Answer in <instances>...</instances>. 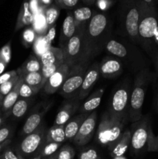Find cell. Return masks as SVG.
<instances>
[{
    "instance_id": "cell-1",
    "label": "cell",
    "mask_w": 158,
    "mask_h": 159,
    "mask_svg": "<svg viewBox=\"0 0 158 159\" xmlns=\"http://www.w3.org/2000/svg\"><path fill=\"white\" fill-rule=\"evenodd\" d=\"M112 23L109 16L104 12L94 11L85 26L82 37L84 60L91 61L105 51V45L112 35Z\"/></svg>"
},
{
    "instance_id": "cell-2",
    "label": "cell",
    "mask_w": 158,
    "mask_h": 159,
    "mask_svg": "<svg viewBox=\"0 0 158 159\" xmlns=\"http://www.w3.org/2000/svg\"><path fill=\"white\" fill-rule=\"evenodd\" d=\"M105 51L108 54L119 58L132 73L136 74L145 68H148L147 57L142 51L129 40L119 36H112L105 45Z\"/></svg>"
},
{
    "instance_id": "cell-3",
    "label": "cell",
    "mask_w": 158,
    "mask_h": 159,
    "mask_svg": "<svg viewBox=\"0 0 158 159\" xmlns=\"http://www.w3.org/2000/svg\"><path fill=\"white\" fill-rule=\"evenodd\" d=\"M138 34L139 47L153 61L158 52V9L141 1Z\"/></svg>"
},
{
    "instance_id": "cell-4",
    "label": "cell",
    "mask_w": 158,
    "mask_h": 159,
    "mask_svg": "<svg viewBox=\"0 0 158 159\" xmlns=\"http://www.w3.org/2000/svg\"><path fill=\"white\" fill-rule=\"evenodd\" d=\"M117 34L139 47V22L140 18V0H118Z\"/></svg>"
},
{
    "instance_id": "cell-5",
    "label": "cell",
    "mask_w": 158,
    "mask_h": 159,
    "mask_svg": "<svg viewBox=\"0 0 158 159\" xmlns=\"http://www.w3.org/2000/svg\"><path fill=\"white\" fill-rule=\"evenodd\" d=\"M154 76L155 74L150 71L149 67L142 69L135 75L129 107V119L132 124L139 120L143 116L142 110L146 93Z\"/></svg>"
},
{
    "instance_id": "cell-6",
    "label": "cell",
    "mask_w": 158,
    "mask_h": 159,
    "mask_svg": "<svg viewBox=\"0 0 158 159\" xmlns=\"http://www.w3.org/2000/svg\"><path fill=\"white\" fill-rule=\"evenodd\" d=\"M125 124L112 116L108 111L101 117L96 132L95 141L102 146H109L122 135Z\"/></svg>"
},
{
    "instance_id": "cell-7",
    "label": "cell",
    "mask_w": 158,
    "mask_h": 159,
    "mask_svg": "<svg viewBox=\"0 0 158 159\" xmlns=\"http://www.w3.org/2000/svg\"><path fill=\"white\" fill-rule=\"evenodd\" d=\"M131 85L124 82L113 92L108 112L124 124L129 122V107L131 93Z\"/></svg>"
},
{
    "instance_id": "cell-8",
    "label": "cell",
    "mask_w": 158,
    "mask_h": 159,
    "mask_svg": "<svg viewBox=\"0 0 158 159\" xmlns=\"http://www.w3.org/2000/svg\"><path fill=\"white\" fill-rule=\"evenodd\" d=\"M152 130L150 115L143 116L139 120L132 124L130 152L133 155H139L147 149L149 135Z\"/></svg>"
},
{
    "instance_id": "cell-9",
    "label": "cell",
    "mask_w": 158,
    "mask_h": 159,
    "mask_svg": "<svg viewBox=\"0 0 158 159\" xmlns=\"http://www.w3.org/2000/svg\"><path fill=\"white\" fill-rule=\"evenodd\" d=\"M87 24L88 23L77 25L75 34L60 48L63 51L64 63L68 65L70 68L79 62L86 61L84 60L83 57L82 37L84 30Z\"/></svg>"
},
{
    "instance_id": "cell-10",
    "label": "cell",
    "mask_w": 158,
    "mask_h": 159,
    "mask_svg": "<svg viewBox=\"0 0 158 159\" xmlns=\"http://www.w3.org/2000/svg\"><path fill=\"white\" fill-rule=\"evenodd\" d=\"M46 131L45 126L41 124L35 131L25 136L18 147L15 148V152L26 159H33L40 155V151L45 144Z\"/></svg>"
},
{
    "instance_id": "cell-11",
    "label": "cell",
    "mask_w": 158,
    "mask_h": 159,
    "mask_svg": "<svg viewBox=\"0 0 158 159\" xmlns=\"http://www.w3.org/2000/svg\"><path fill=\"white\" fill-rule=\"evenodd\" d=\"M90 65L91 62L81 61L70 68L69 74L64 83L59 89L60 94L63 97L68 99L77 92L78 93Z\"/></svg>"
},
{
    "instance_id": "cell-12",
    "label": "cell",
    "mask_w": 158,
    "mask_h": 159,
    "mask_svg": "<svg viewBox=\"0 0 158 159\" xmlns=\"http://www.w3.org/2000/svg\"><path fill=\"white\" fill-rule=\"evenodd\" d=\"M97 119L98 115L96 111H93L87 116L73 140V142L76 145L82 147L91 141L92 137L94 136L96 124H97Z\"/></svg>"
},
{
    "instance_id": "cell-13",
    "label": "cell",
    "mask_w": 158,
    "mask_h": 159,
    "mask_svg": "<svg viewBox=\"0 0 158 159\" xmlns=\"http://www.w3.org/2000/svg\"><path fill=\"white\" fill-rule=\"evenodd\" d=\"M124 65L119 58L108 55L102 59L99 64L100 75L104 79H112L118 77L122 73Z\"/></svg>"
},
{
    "instance_id": "cell-14",
    "label": "cell",
    "mask_w": 158,
    "mask_h": 159,
    "mask_svg": "<svg viewBox=\"0 0 158 159\" xmlns=\"http://www.w3.org/2000/svg\"><path fill=\"white\" fill-rule=\"evenodd\" d=\"M99 76H100L99 63L94 62L93 64H91L87 70L86 75H85L83 82H82L81 86L77 93L78 99L82 100L88 96L97 81L99 80Z\"/></svg>"
},
{
    "instance_id": "cell-15",
    "label": "cell",
    "mask_w": 158,
    "mask_h": 159,
    "mask_svg": "<svg viewBox=\"0 0 158 159\" xmlns=\"http://www.w3.org/2000/svg\"><path fill=\"white\" fill-rule=\"evenodd\" d=\"M70 68L64 63L62 64L58 69L47 79L43 90L46 94H54L58 91L64 83L68 74H69Z\"/></svg>"
},
{
    "instance_id": "cell-16",
    "label": "cell",
    "mask_w": 158,
    "mask_h": 159,
    "mask_svg": "<svg viewBox=\"0 0 158 159\" xmlns=\"http://www.w3.org/2000/svg\"><path fill=\"white\" fill-rule=\"evenodd\" d=\"M130 140H131L130 129L123 130L122 135L115 142L108 146L110 156L112 158L123 156L129 148Z\"/></svg>"
},
{
    "instance_id": "cell-17",
    "label": "cell",
    "mask_w": 158,
    "mask_h": 159,
    "mask_svg": "<svg viewBox=\"0 0 158 159\" xmlns=\"http://www.w3.org/2000/svg\"><path fill=\"white\" fill-rule=\"evenodd\" d=\"M50 106L51 105L46 106L43 110L37 112H33V113H31L29 116V117L26 119V122H25L24 125H23V128H22L21 134L23 135V136H26V135L35 131L41 125L43 116H44V114L46 113V112L47 111V110Z\"/></svg>"
},
{
    "instance_id": "cell-18",
    "label": "cell",
    "mask_w": 158,
    "mask_h": 159,
    "mask_svg": "<svg viewBox=\"0 0 158 159\" xmlns=\"http://www.w3.org/2000/svg\"><path fill=\"white\" fill-rule=\"evenodd\" d=\"M34 21V14L32 12L29 6V2L27 1H23L21 8L20 9L18 17H17L16 24H15V31L19 30L23 27L29 25H32Z\"/></svg>"
},
{
    "instance_id": "cell-19",
    "label": "cell",
    "mask_w": 158,
    "mask_h": 159,
    "mask_svg": "<svg viewBox=\"0 0 158 159\" xmlns=\"http://www.w3.org/2000/svg\"><path fill=\"white\" fill-rule=\"evenodd\" d=\"M79 104L77 102H69L65 103L60 108L54 120V125L64 126L69 121L72 115L78 109Z\"/></svg>"
},
{
    "instance_id": "cell-20",
    "label": "cell",
    "mask_w": 158,
    "mask_h": 159,
    "mask_svg": "<svg viewBox=\"0 0 158 159\" xmlns=\"http://www.w3.org/2000/svg\"><path fill=\"white\" fill-rule=\"evenodd\" d=\"M89 114H85V113H80L79 115L71 118L68 123L64 125V132L65 137L67 140L73 141L74 137L78 132L82 123L84 122L87 116Z\"/></svg>"
},
{
    "instance_id": "cell-21",
    "label": "cell",
    "mask_w": 158,
    "mask_h": 159,
    "mask_svg": "<svg viewBox=\"0 0 158 159\" xmlns=\"http://www.w3.org/2000/svg\"><path fill=\"white\" fill-rule=\"evenodd\" d=\"M42 66L48 65H60L64 64V54L61 48L51 46L45 54L40 57Z\"/></svg>"
},
{
    "instance_id": "cell-22",
    "label": "cell",
    "mask_w": 158,
    "mask_h": 159,
    "mask_svg": "<svg viewBox=\"0 0 158 159\" xmlns=\"http://www.w3.org/2000/svg\"><path fill=\"white\" fill-rule=\"evenodd\" d=\"M104 89H100L94 93H93L84 103L79 108L80 113H85V114H90L93 111H95L96 109L99 107L102 100V96H103Z\"/></svg>"
},
{
    "instance_id": "cell-23",
    "label": "cell",
    "mask_w": 158,
    "mask_h": 159,
    "mask_svg": "<svg viewBox=\"0 0 158 159\" xmlns=\"http://www.w3.org/2000/svg\"><path fill=\"white\" fill-rule=\"evenodd\" d=\"M76 32V25L72 12H69L65 17L62 25L61 33L60 35V45L63 46Z\"/></svg>"
},
{
    "instance_id": "cell-24",
    "label": "cell",
    "mask_w": 158,
    "mask_h": 159,
    "mask_svg": "<svg viewBox=\"0 0 158 159\" xmlns=\"http://www.w3.org/2000/svg\"><path fill=\"white\" fill-rule=\"evenodd\" d=\"M23 82V80L20 77V80L18 81L15 87L12 89V91L3 98L2 104V111L6 114L9 115L10 113L12 107L20 98V89Z\"/></svg>"
},
{
    "instance_id": "cell-25",
    "label": "cell",
    "mask_w": 158,
    "mask_h": 159,
    "mask_svg": "<svg viewBox=\"0 0 158 159\" xmlns=\"http://www.w3.org/2000/svg\"><path fill=\"white\" fill-rule=\"evenodd\" d=\"M23 80V82L29 85V86L36 89L40 91L41 89H43L46 81L45 80L41 71L32 73H23V74L18 75Z\"/></svg>"
},
{
    "instance_id": "cell-26",
    "label": "cell",
    "mask_w": 158,
    "mask_h": 159,
    "mask_svg": "<svg viewBox=\"0 0 158 159\" xmlns=\"http://www.w3.org/2000/svg\"><path fill=\"white\" fill-rule=\"evenodd\" d=\"M42 64L40 58L34 54H30L23 65L16 70L18 75L23 73H32L41 71Z\"/></svg>"
},
{
    "instance_id": "cell-27",
    "label": "cell",
    "mask_w": 158,
    "mask_h": 159,
    "mask_svg": "<svg viewBox=\"0 0 158 159\" xmlns=\"http://www.w3.org/2000/svg\"><path fill=\"white\" fill-rule=\"evenodd\" d=\"M66 140L64 126L53 125L49 129H46L45 142H55L63 144Z\"/></svg>"
},
{
    "instance_id": "cell-28",
    "label": "cell",
    "mask_w": 158,
    "mask_h": 159,
    "mask_svg": "<svg viewBox=\"0 0 158 159\" xmlns=\"http://www.w3.org/2000/svg\"><path fill=\"white\" fill-rule=\"evenodd\" d=\"M94 12V11L92 10L89 6H83L74 9L72 12V14L76 26L88 23L92 17Z\"/></svg>"
},
{
    "instance_id": "cell-29",
    "label": "cell",
    "mask_w": 158,
    "mask_h": 159,
    "mask_svg": "<svg viewBox=\"0 0 158 159\" xmlns=\"http://www.w3.org/2000/svg\"><path fill=\"white\" fill-rule=\"evenodd\" d=\"M51 47V43H50L46 38L45 35H37V39L33 44V54L40 58L43 54L46 52Z\"/></svg>"
},
{
    "instance_id": "cell-30",
    "label": "cell",
    "mask_w": 158,
    "mask_h": 159,
    "mask_svg": "<svg viewBox=\"0 0 158 159\" xmlns=\"http://www.w3.org/2000/svg\"><path fill=\"white\" fill-rule=\"evenodd\" d=\"M30 102H31L29 99H21V98H19L18 100L16 101V102L12 107L10 113L16 119H20V118L23 117L26 114V112L28 111Z\"/></svg>"
},
{
    "instance_id": "cell-31",
    "label": "cell",
    "mask_w": 158,
    "mask_h": 159,
    "mask_svg": "<svg viewBox=\"0 0 158 159\" xmlns=\"http://www.w3.org/2000/svg\"><path fill=\"white\" fill-rule=\"evenodd\" d=\"M59 14H60V8L57 7L56 5H52L46 8L45 10L44 16L48 29L56 25L55 23L58 18Z\"/></svg>"
},
{
    "instance_id": "cell-32",
    "label": "cell",
    "mask_w": 158,
    "mask_h": 159,
    "mask_svg": "<svg viewBox=\"0 0 158 159\" xmlns=\"http://www.w3.org/2000/svg\"><path fill=\"white\" fill-rule=\"evenodd\" d=\"M61 144L55 142H45L40 151V155L42 158H49L57 153Z\"/></svg>"
},
{
    "instance_id": "cell-33",
    "label": "cell",
    "mask_w": 158,
    "mask_h": 159,
    "mask_svg": "<svg viewBox=\"0 0 158 159\" xmlns=\"http://www.w3.org/2000/svg\"><path fill=\"white\" fill-rule=\"evenodd\" d=\"M37 37V34L33 27H28L24 30V31L22 34V39H23V43L26 48H29V46L33 44L34 41L36 40Z\"/></svg>"
},
{
    "instance_id": "cell-34",
    "label": "cell",
    "mask_w": 158,
    "mask_h": 159,
    "mask_svg": "<svg viewBox=\"0 0 158 159\" xmlns=\"http://www.w3.org/2000/svg\"><path fill=\"white\" fill-rule=\"evenodd\" d=\"M75 151L70 144L62 146L57 153V159H74Z\"/></svg>"
},
{
    "instance_id": "cell-35",
    "label": "cell",
    "mask_w": 158,
    "mask_h": 159,
    "mask_svg": "<svg viewBox=\"0 0 158 159\" xmlns=\"http://www.w3.org/2000/svg\"><path fill=\"white\" fill-rule=\"evenodd\" d=\"M77 159H102V157L95 148L89 147L81 151Z\"/></svg>"
},
{
    "instance_id": "cell-36",
    "label": "cell",
    "mask_w": 158,
    "mask_h": 159,
    "mask_svg": "<svg viewBox=\"0 0 158 159\" xmlns=\"http://www.w3.org/2000/svg\"><path fill=\"white\" fill-rule=\"evenodd\" d=\"M19 80H20V76L16 75L14 78H12V79L8 81V82L2 84V85H0V93H1L2 96L3 97H5L6 95L9 94V93L12 91V89L15 87V85H16V83L18 82Z\"/></svg>"
},
{
    "instance_id": "cell-37",
    "label": "cell",
    "mask_w": 158,
    "mask_h": 159,
    "mask_svg": "<svg viewBox=\"0 0 158 159\" xmlns=\"http://www.w3.org/2000/svg\"><path fill=\"white\" fill-rule=\"evenodd\" d=\"M40 91L29 86V85L23 82L20 89V98H21V99H29L33 96L37 94Z\"/></svg>"
},
{
    "instance_id": "cell-38",
    "label": "cell",
    "mask_w": 158,
    "mask_h": 159,
    "mask_svg": "<svg viewBox=\"0 0 158 159\" xmlns=\"http://www.w3.org/2000/svg\"><path fill=\"white\" fill-rule=\"evenodd\" d=\"M0 58L6 64L10 62L12 58V48H11V40H9L6 45L0 49Z\"/></svg>"
},
{
    "instance_id": "cell-39",
    "label": "cell",
    "mask_w": 158,
    "mask_h": 159,
    "mask_svg": "<svg viewBox=\"0 0 158 159\" xmlns=\"http://www.w3.org/2000/svg\"><path fill=\"white\" fill-rule=\"evenodd\" d=\"M81 0H54L55 5L60 9H72L78 5Z\"/></svg>"
},
{
    "instance_id": "cell-40",
    "label": "cell",
    "mask_w": 158,
    "mask_h": 159,
    "mask_svg": "<svg viewBox=\"0 0 158 159\" xmlns=\"http://www.w3.org/2000/svg\"><path fill=\"white\" fill-rule=\"evenodd\" d=\"M147 151L150 152H158V134L155 135L153 130H151L149 135Z\"/></svg>"
},
{
    "instance_id": "cell-41",
    "label": "cell",
    "mask_w": 158,
    "mask_h": 159,
    "mask_svg": "<svg viewBox=\"0 0 158 159\" xmlns=\"http://www.w3.org/2000/svg\"><path fill=\"white\" fill-rule=\"evenodd\" d=\"M12 127L10 126H3L0 128V144L5 142L7 140L11 139L12 135Z\"/></svg>"
},
{
    "instance_id": "cell-42",
    "label": "cell",
    "mask_w": 158,
    "mask_h": 159,
    "mask_svg": "<svg viewBox=\"0 0 158 159\" xmlns=\"http://www.w3.org/2000/svg\"><path fill=\"white\" fill-rule=\"evenodd\" d=\"M0 159H19V158L16 153L14 152L9 146H8L0 155Z\"/></svg>"
},
{
    "instance_id": "cell-43",
    "label": "cell",
    "mask_w": 158,
    "mask_h": 159,
    "mask_svg": "<svg viewBox=\"0 0 158 159\" xmlns=\"http://www.w3.org/2000/svg\"><path fill=\"white\" fill-rule=\"evenodd\" d=\"M16 75H18V73H17V71H15V70L8 71V72L2 74L1 75H0V85H1L2 84L5 83V82H8V81L12 79V78H14Z\"/></svg>"
},
{
    "instance_id": "cell-44",
    "label": "cell",
    "mask_w": 158,
    "mask_h": 159,
    "mask_svg": "<svg viewBox=\"0 0 158 159\" xmlns=\"http://www.w3.org/2000/svg\"><path fill=\"white\" fill-rule=\"evenodd\" d=\"M55 34H56V25H54V26H53L52 27L49 28V29L47 30V33H46V34H45L46 38L47 39V40L50 42V43H51L52 40H54V37H55Z\"/></svg>"
},
{
    "instance_id": "cell-45",
    "label": "cell",
    "mask_w": 158,
    "mask_h": 159,
    "mask_svg": "<svg viewBox=\"0 0 158 159\" xmlns=\"http://www.w3.org/2000/svg\"><path fill=\"white\" fill-rule=\"evenodd\" d=\"M143 3L152 8H156L158 6V0H140Z\"/></svg>"
},
{
    "instance_id": "cell-46",
    "label": "cell",
    "mask_w": 158,
    "mask_h": 159,
    "mask_svg": "<svg viewBox=\"0 0 158 159\" xmlns=\"http://www.w3.org/2000/svg\"><path fill=\"white\" fill-rule=\"evenodd\" d=\"M11 142H12V139H9L7 140V141H5V142L0 144V155H1L2 152L5 150L6 148H7L8 146H9V144H11Z\"/></svg>"
},
{
    "instance_id": "cell-47",
    "label": "cell",
    "mask_w": 158,
    "mask_h": 159,
    "mask_svg": "<svg viewBox=\"0 0 158 159\" xmlns=\"http://www.w3.org/2000/svg\"><path fill=\"white\" fill-rule=\"evenodd\" d=\"M153 64L155 66V76L158 79V52L156 54V57H155L154 60H153Z\"/></svg>"
},
{
    "instance_id": "cell-48",
    "label": "cell",
    "mask_w": 158,
    "mask_h": 159,
    "mask_svg": "<svg viewBox=\"0 0 158 159\" xmlns=\"http://www.w3.org/2000/svg\"><path fill=\"white\" fill-rule=\"evenodd\" d=\"M6 66H7V65L0 58V75H1L2 74H3V71L6 69Z\"/></svg>"
},
{
    "instance_id": "cell-49",
    "label": "cell",
    "mask_w": 158,
    "mask_h": 159,
    "mask_svg": "<svg viewBox=\"0 0 158 159\" xmlns=\"http://www.w3.org/2000/svg\"><path fill=\"white\" fill-rule=\"evenodd\" d=\"M81 2L87 6H91L95 4L96 0H81Z\"/></svg>"
},
{
    "instance_id": "cell-50",
    "label": "cell",
    "mask_w": 158,
    "mask_h": 159,
    "mask_svg": "<svg viewBox=\"0 0 158 159\" xmlns=\"http://www.w3.org/2000/svg\"><path fill=\"white\" fill-rule=\"evenodd\" d=\"M8 115L7 114H2V113H0V128L2 127V124H4L5 120H6V116H7Z\"/></svg>"
},
{
    "instance_id": "cell-51",
    "label": "cell",
    "mask_w": 158,
    "mask_h": 159,
    "mask_svg": "<svg viewBox=\"0 0 158 159\" xmlns=\"http://www.w3.org/2000/svg\"><path fill=\"white\" fill-rule=\"evenodd\" d=\"M155 108H156V112L158 113V86H157V90H156V98H155Z\"/></svg>"
},
{
    "instance_id": "cell-52",
    "label": "cell",
    "mask_w": 158,
    "mask_h": 159,
    "mask_svg": "<svg viewBox=\"0 0 158 159\" xmlns=\"http://www.w3.org/2000/svg\"><path fill=\"white\" fill-rule=\"evenodd\" d=\"M15 153H16V155H17V156H18L19 159H26L25 158H23V157L22 156V155H20V153H18L17 152H15ZM33 159H42V158H41V156H40V155H38V156L35 157V158H33Z\"/></svg>"
},
{
    "instance_id": "cell-53",
    "label": "cell",
    "mask_w": 158,
    "mask_h": 159,
    "mask_svg": "<svg viewBox=\"0 0 158 159\" xmlns=\"http://www.w3.org/2000/svg\"><path fill=\"white\" fill-rule=\"evenodd\" d=\"M40 1L45 5H50L51 3V0H40Z\"/></svg>"
},
{
    "instance_id": "cell-54",
    "label": "cell",
    "mask_w": 158,
    "mask_h": 159,
    "mask_svg": "<svg viewBox=\"0 0 158 159\" xmlns=\"http://www.w3.org/2000/svg\"><path fill=\"white\" fill-rule=\"evenodd\" d=\"M46 159H57V154H55V155H52V156L49 157V158H46Z\"/></svg>"
},
{
    "instance_id": "cell-55",
    "label": "cell",
    "mask_w": 158,
    "mask_h": 159,
    "mask_svg": "<svg viewBox=\"0 0 158 159\" xmlns=\"http://www.w3.org/2000/svg\"><path fill=\"white\" fill-rule=\"evenodd\" d=\"M3 96H2L1 93H0V107H2V101H3Z\"/></svg>"
},
{
    "instance_id": "cell-56",
    "label": "cell",
    "mask_w": 158,
    "mask_h": 159,
    "mask_svg": "<svg viewBox=\"0 0 158 159\" xmlns=\"http://www.w3.org/2000/svg\"><path fill=\"white\" fill-rule=\"evenodd\" d=\"M108 1L110 2V3H111V5H112V6L113 4H115V3L117 2L118 0H108Z\"/></svg>"
},
{
    "instance_id": "cell-57",
    "label": "cell",
    "mask_w": 158,
    "mask_h": 159,
    "mask_svg": "<svg viewBox=\"0 0 158 159\" xmlns=\"http://www.w3.org/2000/svg\"><path fill=\"white\" fill-rule=\"evenodd\" d=\"M113 159H126V158H125L123 156H122V157H118V158H115Z\"/></svg>"
},
{
    "instance_id": "cell-58",
    "label": "cell",
    "mask_w": 158,
    "mask_h": 159,
    "mask_svg": "<svg viewBox=\"0 0 158 159\" xmlns=\"http://www.w3.org/2000/svg\"><path fill=\"white\" fill-rule=\"evenodd\" d=\"M42 159H46V158H42Z\"/></svg>"
},
{
    "instance_id": "cell-59",
    "label": "cell",
    "mask_w": 158,
    "mask_h": 159,
    "mask_svg": "<svg viewBox=\"0 0 158 159\" xmlns=\"http://www.w3.org/2000/svg\"><path fill=\"white\" fill-rule=\"evenodd\" d=\"M0 113H2V112H1V110H0Z\"/></svg>"
}]
</instances>
